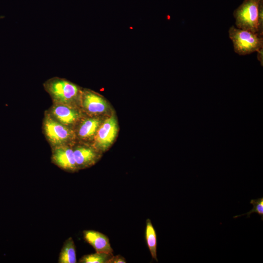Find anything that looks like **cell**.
<instances>
[{
  "instance_id": "7",
  "label": "cell",
  "mask_w": 263,
  "mask_h": 263,
  "mask_svg": "<svg viewBox=\"0 0 263 263\" xmlns=\"http://www.w3.org/2000/svg\"><path fill=\"white\" fill-rule=\"evenodd\" d=\"M52 149L51 161L53 164L68 172H75L78 170L71 145L58 146Z\"/></svg>"
},
{
  "instance_id": "11",
  "label": "cell",
  "mask_w": 263,
  "mask_h": 263,
  "mask_svg": "<svg viewBox=\"0 0 263 263\" xmlns=\"http://www.w3.org/2000/svg\"><path fill=\"white\" fill-rule=\"evenodd\" d=\"M58 263H76V248L74 241L72 237L67 239L59 253Z\"/></svg>"
},
{
  "instance_id": "1",
  "label": "cell",
  "mask_w": 263,
  "mask_h": 263,
  "mask_svg": "<svg viewBox=\"0 0 263 263\" xmlns=\"http://www.w3.org/2000/svg\"><path fill=\"white\" fill-rule=\"evenodd\" d=\"M44 89L49 94L53 103L72 105L80 94L78 86L64 78L54 77L43 84Z\"/></svg>"
},
{
  "instance_id": "16",
  "label": "cell",
  "mask_w": 263,
  "mask_h": 263,
  "mask_svg": "<svg viewBox=\"0 0 263 263\" xmlns=\"http://www.w3.org/2000/svg\"><path fill=\"white\" fill-rule=\"evenodd\" d=\"M258 34L260 36L263 37V0L261 2L259 6V29Z\"/></svg>"
},
{
  "instance_id": "4",
  "label": "cell",
  "mask_w": 263,
  "mask_h": 263,
  "mask_svg": "<svg viewBox=\"0 0 263 263\" xmlns=\"http://www.w3.org/2000/svg\"><path fill=\"white\" fill-rule=\"evenodd\" d=\"M263 0H244L233 12L236 27L258 33L259 12Z\"/></svg>"
},
{
  "instance_id": "2",
  "label": "cell",
  "mask_w": 263,
  "mask_h": 263,
  "mask_svg": "<svg viewBox=\"0 0 263 263\" xmlns=\"http://www.w3.org/2000/svg\"><path fill=\"white\" fill-rule=\"evenodd\" d=\"M234 52L239 55H246L263 48V37L258 33L242 30L234 26L228 30Z\"/></svg>"
},
{
  "instance_id": "17",
  "label": "cell",
  "mask_w": 263,
  "mask_h": 263,
  "mask_svg": "<svg viewBox=\"0 0 263 263\" xmlns=\"http://www.w3.org/2000/svg\"><path fill=\"white\" fill-rule=\"evenodd\" d=\"M127 263L125 258L121 255H113L110 259L108 263Z\"/></svg>"
},
{
  "instance_id": "15",
  "label": "cell",
  "mask_w": 263,
  "mask_h": 263,
  "mask_svg": "<svg viewBox=\"0 0 263 263\" xmlns=\"http://www.w3.org/2000/svg\"><path fill=\"white\" fill-rule=\"evenodd\" d=\"M250 204L253 205V208L249 212L233 217L234 218H238L240 216L246 215V218H249L250 215L253 213H256L261 217V220H263V197L256 199H252L250 200Z\"/></svg>"
},
{
  "instance_id": "6",
  "label": "cell",
  "mask_w": 263,
  "mask_h": 263,
  "mask_svg": "<svg viewBox=\"0 0 263 263\" xmlns=\"http://www.w3.org/2000/svg\"><path fill=\"white\" fill-rule=\"evenodd\" d=\"M46 113L54 120L70 128L81 116L72 105L58 103H53Z\"/></svg>"
},
{
  "instance_id": "8",
  "label": "cell",
  "mask_w": 263,
  "mask_h": 263,
  "mask_svg": "<svg viewBox=\"0 0 263 263\" xmlns=\"http://www.w3.org/2000/svg\"><path fill=\"white\" fill-rule=\"evenodd\" d=\"M75 162L78 169L89 167L98 159L99 155L93 148L79 146L73 148Z\"/></svg>"
},
{
  "instance_id": "14",
  "label": "cell",
  "mask_w": 263,
  "mask_h": 263,
  "mask_svg": "<svg viewBox=\"0 0 263 263\" xmlns=\"http://www.w3.org/2000/svg\"><path fill=\"white\" fill-rule=\"evenodd\" d=\"M113 253L97 252L85 255L79 260L80 263H108Z\"/></svg>"
},
{
  "instance_id": "5",
  "label": "cell",
  "mask_w": 263,
  "mask_h": 263,
  "mask_svg": "<svg viewBox=\"0 0 263 263\" xmlns=\"http://www.w3.org/2000/svg\"><path fill=\"white\" fill-rule=\"evenodd\" d=\"M117 132L116 120L111 116L99 127L94 137L95 147L102 150L108 149L114 140Z\"/></svg>"
},
{
  "instance_id": "13",
  "label": "cell",
  "mask_w": 263,
  "mask_h": 263,
  "mask_svg": "<svg viewBox=\"0 0 263 263\" xmlns=\"http://www.w3.org/2000/svg\"><path fill=\"white\" fill-rule=\"evenodd\" d=\"M145 239L152 258L157 262V234L150 219H147L146 222Z\"/></svg>"
},
{
  "instance_id": "9",
  "label": "cell",
  "mask_w": 263,
  "mask_h": 263,
  "mask_svg": "<svg viewBox=\"0 0 263 263\" xmlns=\"http://www.w3.org/2000/svg\"><path fill=\"white\" fill-rule=\"evenodd\" d=\"M83 237L97 252L113 253L108 237L104 234L93 230H86L83 232Z\"/></svg>"
},
{
  "instance_id": "18",
  "label": "cell",
  "mask_w": 263,
  "mask_h": 263,
  "mask_svg": "<svg viewBox=\"0 0 263 263\" xmlns=\"http://www.w3.org/2000/svg\"><path fill=\"white\" fill-rule=\"evenodd\" d=\"M257 52V59L260 62L261 64H263V48L260 49Z\"/></svg>"
},
{
  "instance_id": "3",
  "label": "cell",
  "mask_w": 263,
  "mask_h": 263,
  "mask_svg": "<svg viewBox=\"0 0 263 263\" xmlns=\"http://www.w3.org/2000/svg\"><path fill=\"white\" fill-rule=\"evenodd\" d=\"M42 128L44 135L52 148L70 145L75 137V133L72 128L54 120L46 113Z\"/></svg>"
},
{
  "instance_id": "12",
  "label": "cell",
  "mask_w": 263,
  "mask_h": 263,
  "mask_svg": "<svg viewBox=\"0 0 263 263\" xmlns=\"http://www.w3.org/2000/svg\"><path fill=\"white\" fill-rule=\"evenodd\" d=\"M100 121L96 118L84 119L78 129V136L82 139H88L94 136L99 127Z\"/></svg>"
},
{
  "instance_id": "10",
  "label": "cell",
  "mask_w": 263,
  "mask_h": 263,
  "mask_svg": "<svg viewBox=\"0 0 263 263\" xmlns=\"http://www.w3.org/2000/svg\"><path fill=\"white\" fill-rule=\"evenodd\" d=\"M83 108L90 113H99L106 111L107 106L105 100L96 94L86 91L82 94Z\"/></svg>"
}]
</instances>
